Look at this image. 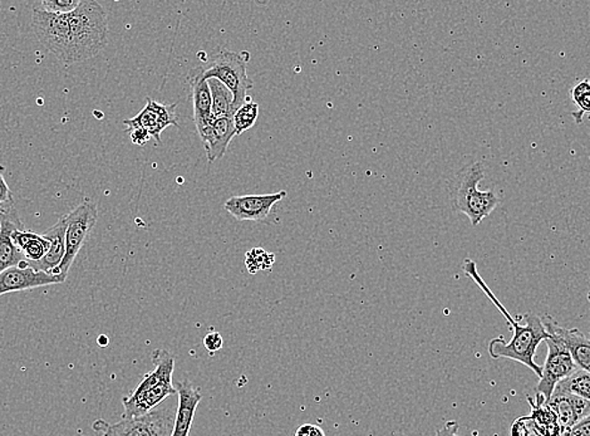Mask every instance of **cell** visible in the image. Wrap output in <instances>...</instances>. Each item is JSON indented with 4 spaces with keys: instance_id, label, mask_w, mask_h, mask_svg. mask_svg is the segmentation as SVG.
<instances>
[{
    "instance_id": "obj_1",
    "label": "cell",
    "mask_w": 590,
    "mask_h": 436,
    "mask_svg": "<svg viewBox=\"0 0 590 436\" xmlns=\"http://www.w3.org/2000/svg\"><path fill=\"white\" fill-rule=\"evenodd\" d=\"M155 370L146 374L140 385L122 400L124 414L122 419L146 415L153 408L164 404L170 396L177 395V390L172 383L175 358L166 350L158 349L152 353Z\"/></svg>"
},
{
    "instance_id": "obj_2",
    "label": "cell",
    "mask_w": 590,
    "mask_h": 436,
    "mask_svg": "<svg viewBox=\"0 0 590 436\" xmlns=\"http://www.w3.org/2000/svg\"><path fill=\"white\" fill-rule=\"evenodd\" d=\"M72 37L73 62H85L96 57L107 45L109 26L102 5L94 0H81L69 14Z\"/></svg>"
},
{
    "instance_id": "obj_3",
    "label": "cell",
    "mask_w": 590,
    "mask_h": 436,
    "mask_svg": "<svg viewBox=\"0 0 590 436\" xmlns=\"http://www.w3.org/2000/svg\"><path fill=\"white\" fill-rule=\"evenodd\" d=\"M484 177V165L475 161L461 169L448 186L455 210L465 214L472 226H479L500 205L499 196L493 190L481 192L478 189Z\"/></svg>"
},
{
    "instance_id": "obj_4",
    "label": "cell",
    "mask_w": 590,
    "mask_h": 436,
    "mask_svg": "<svg viewBox=\"0 0 590 436\" xmlns=\"http://www.w3.org/2000/svg\"><path fill=\"white\" fill-rule=\"evenodd\" d=\"M525 324L520 325L515 321L512 325V339L506 342L503 337L494 339L488 343V355L494 360L508 358L530 368L537 377H542L543 368L534 361L537 347L543 341L550 339V333L546 331L543 319L534 313H527L524 316Z\"/></svg>"
},
{
    "instance_id": "obj_5",
    "label": "cell",
    "mask_w": 590,
    "mask_h": 436,
    "mask_svg": "<svg viewBox=\"0 0 590 436\" xmlns=\"http://www.w3.org/2000/svg\"><path fill=\"white\" fill-rule=\"evenodd\" d=\"M250 60L248 51L234 52L221 49L211 60L208 69L202 67L201 75L208 81L219 79L233 95V111L235 113L244 104L248 91L254 87V81L249 78L247 64Z\"/></svg>"
},
{
    "instance_id": "obj_6",
    "label": "cell",
    "mask_w": 590,
    "mask_h": 436,
    "mask_svg": "<svg viewBox=\"0 0 590 436\" xmlns=\"http://www.w3.org/2000/svg\"><path fill=\"white\" fill-rule=\"evenodd\" d=\"M176 408L174 405L161 404L146 415L134 419H121L115 424L97 420L94 429L101 436H171Z\"/></svg>"
},
{
    "instance_id": "obj_7",
    "label": "cell",
    "mask_w": 590,
    "mask_h": 436,
    "mask_svg": "<svg viewBox=\"0 0 590 436\" xmlns=\"http://www.w3.org/2000/svg\"><path fill=\"white\" fill-rule=\"evenodd\" d=\"M32 27L38 41L63 63L73 62L72 37L69 14H53L35 5Z\"/></svg>"
},
{
    "instance_id": "obj_8",
    "label": "cell",
    "mask_w": 590,
    "mask_h": 436,
    "mask_svg": "<svg viewBox=\"0 0 590 436\" xmlns=\"http://www.w3.org/2000/svg\"><path fill=\"white\" fill-rule=\"evenodd\" d=\"M545 342L548 346V355L542 367L540 383L537 386V399L539 405L546 404L552 398L556 385L578 370L570 350L558 337L550 334V339Z\"/></svg>"
},
{
    "instance_id": "obj_9",
    "label": "cell",
    "mask_w": 590,
    "mask_h": 436,
    "mask_svg": "<svg viewBox=\"0 0 590 436\" xmlns=\"http://www.w3.org/2000/svg\"><path fill=\"white\" fill-rule=\"evenodd\" d=\"M69 223H67L66 232V254L62 262L51 273L53 276H69L70 268L75 262L77 254L81 251L83 243L87 235L94 229L97 222L98 210L96 202L91 201L83 202L75 210L67 214Z\"/></svg>"
},
{
    "instance_id": "obj_10",
    "label": "cell",
    "mask_w": 590,
    "mask_h": 436,
    "mask_svg": "<svg viewBox=\"0 0 590 436\" xmlns=\"http://www.w3.org/2000/svg\"><path fill=\"white\" fill-rule=\"evenodd\" d=\"M146 106L143 107V111L134 119H125L126 131L143 128L158 143H161V134L165 128H168V126L179 128L176 118L177 103H160L149 97L146 98Z\"/></svg>"
},
{
    "instance_id": "obj_11",
    "label": "cell",
    "mask_w": 590,
    "mask_h": 436,
    "mask_svg": "<svg viewBox=\"0 0 590 436\" xmlns=\"http://www.w3.org/2000/svg\"><path fill=\"white\" fill-rule=\"evenodd\" d=\"M287 196L285 190L263 195L233 196L224 208L241 222H261L269 217L273 207Z\"/></svg>"
},
{
    "instance_id": "obj_12",
    "label": "cell",
    "mask_w": 590,
    "mask_h": 436,
    "mask_svg": "<svg viewBox=\"0 0 590 436\" xmlns=\"http://www.w3.org/2000/svg\"><path fill=\"white\" fill-rule=\"evenodd\" d=\"M24 229L14 202L0 205V275L26 260L20 250L12 241L14 230Z\"/></svg>"
},
{
    "instance_id": "obj_13",
    "label": "cell",
    "mask_w": 590,
    "mask_h": 436,
    "mask_svg": "<svg viewBox=\"0 0 590 436\" xmlns=\"http://www.w3.org/2000/svg\"><path fill=\"white\" fill-rule=\"evenodd\" d=\"M66 279L62 276L38 272L28 266L27 260H24L20 266L4 270L0 275V297L7 293H13V292L35 290V288L45 287V285L63 284Z\"/></svg>"
},
{
    "instance_id": "obj_14",
    "label": "cell",
    "mask_w": 590,
    "mask_h": 436,
    "mask_svg": "<svg viewBox=\"0 0 590 436\" xmlns=\"http://www.w3.org/2000/svg\"><path fill=\"white\" fill-rule=\"evenodd\" d=\"M543 324L546 331L558 337L571 353L578 368L590 374V340L584 336L578 328H565L559 325L552 316H544Z\"/></svg>"
},
{
    "instance_id": "obj_15",
    "label": "cell",
    "mask_w": 590,
    "mask_h": 436,
    "mask_svg": "<svg viewBox=\"0 0 590 436\" xmlns=\"http://www.w3.org/2000/svg\"><path fill=\"white\" fill-rule=\"evenodd\" d=\"M204 144L206 155L210 162L217 161L223 158L227 152L233 137L236 136L235 128H234V119L227 118H219L211 119L210 124L206 126L204 130L198 132Z\"/></svg>"
},
{
    "instance_id": "obj_16",
    "label": "cell",
    "mask_w": 590,
    "mask_h": 436,
    "mask_svg": "<svg viewBox=\"0 0 590 436\" xmlns=\"http://www.w3.org/2000/svg\"><path fill=\"white\" fill-rule=\"evenodd\" d=\"M175 388L177 390L179 402H177L176 416H175L171 436H189L196 408L201 401L202 395L200 394L199 390L193 388L189 380L180 381Z\"/></svg>"
},
{
    "instance_id": "obj_17",
    "label": "cell",
    "mask_w": 590,
    "mask_h": 436,
    "mask_svg": "<svg viewBox=\"0 0 590 436\" xmlns=\"http://www.w3.org/2000/svg\"><path fill=\"white\" fill-rule=\"evenodd\" d=\"M67 223H69V218H67V215H64L52 228H49L43 234L51 242V248H49L48 253L41 260L36 263L27 262L28 266L38 270V272L48 273V275H51L60 266L63 260L64 254H66Z\"/></svg>"
},
{
    "instance_id": "obj_18",
    "label": "cell",
    "mask_w": 590,
    "mask_h": 436,
    "mask_svg": "<svg viewBox=\"0 0 590 436\" xmlns=\"http://www.w3.org/2000/svg\"><path fill=\"white\" fill-rule=\"evenodd\" d=\"M202 67L192 70L189 75L190 85L193 88V122L196 130H204L206 126L213 119L211 115V91L208 81L201 75Z\"/></svg>"
},
{
    "instance_id": "obj_19",
    "label": "cell",
    "mask_w": 590,
    "mask_h": 436,
    "mask_svg": "<svg viewBox=\"0 0 590 436\" xmlns=\"http://www.w3.org/2000/svg\"><path fill=\"white\" fill-rule=\"evenodd\" d=\"M15 247L21 251L28 263H36L41 260L51 248V242L43 234L32 230L18 229L12 234Z\"/></svg>"
},
{
    "instance_id": "obj_20",
    "label": "cell",
    "mask_w": 590,
    "mask_h": 436,
    "mask_svg": "<svg viewBox=\"0 0 590 436\" xmlns=\"http://www.w3.org/2000/svg\"><path fill=\"white\" fill-rule=\"evenodd\" d=\"M209 87L211 91V115L214 119L234 118L233 95L219 79H208Z\"/></svg>"
},
{
    "instance_id": "obj_21",
    "label": "cell",
    "mask_w": 590,
    "mask_h": 436,
    "mask_svg": "<svg viewBox=\"0 0 590 436\" xmlns=\"http://www.w3.org/2000/svg\"><path fill=\"white\" fill-rule=\"evenodd\" d=\"M553 394L573 395L590 402V374L578 368L576 373L556 385Z\"/></svg>"
},
{
    "instance_id": "obj_22",
    "label": "cell",
    "mask_w": 590,
    "mask_h": 436,
    "mask_svg": "<svg viewBox=\"0 0 590 436\" xmlns=\"http://www.w3.org/2000/svg\"><path fill=\"white\" fill-rule=\"evenodd\" d=\"M259 116V104L253 101L250 96L247 97L244 104L234 115V128H235L236 136H241L249 128H253Z\"/></svg>"
},
{
    "instance_id": "obj_23",
    "label": "cell",
    "mask_w": 590,
    "mask_h": 436,
    "mask_svg": "<svg viewBox=\"0 0 590 436\" xmlns=\"http://www.w3.org/2000/svg\"><path fill=\"white\" fill-rule=\"evenodd\" d=\"M571 97L577 110L571 112L577 124H582L586 113H590V81L583 79L571 88Z\"/></svg>"
},
{
    "instance_id": "obj_24",
    "label": "cell",
    "mask_w": 590,
    "mask_h": 436,
    "mask_svg": "<svg viewBox=\"0 0 590 436\" xmlns=\"http://www.w3.org/2000/svg\"><path fill=\"white\" fill-rule=\"evenodd\" d=\"M463 270H465L467 276H470V277L474 279L476 284L480 285L481 290L484 291V293L487 294L488 298H491L494 305L500 309L501 313H503L504 317L508 319L510 327H512V325L515 324V319L512 318V316L509 315L508 311L504 308L503 305H501L499 300H496V297L494 296L493 292L490 291V288H488V285L485 284V282L482 281V278L480 276H479L478 270H476V264L472 262V260L467 259L465 260Z\"/></svg>"
},
{
    "instance_id": "obj_25",
    "label": "cell",
    "mask_w": 590,
    "mask_h": 436,
    "mask_svg": "<svg viewBox=\"0 0 590 436\" xmlns=\"http://www.w3.org/2000/svg\"><path fill=\"white\" fill-rule=\"evenodd\" d=\"M81 0H42L38 3L39 8L48 13L67 15L72 13L78 7Z\"/></svg>"
},
{
    "instance_id": "obj_26",
    "label": "cell",
    "mask_w": 590,
    "mask_h": 436,
    "mask_svg": "<svg viewBox=\"0 0 590 436\" xmlns=\"http://www.w3.org/2000/svg\"><path fill=\"white\" fill-rule=\"evenodd\" d=\"M224 341L223 337L219 333H210L206 334L204 337V346L205 349L210 352V355L213 353L220 351L223 349Z\"/></svg>"
},
{
    "instance_id": "obj_27",
    "label": "cell",
    "mask_w": 590,
    "mask_h": 436,
    "mask_svg": "<svg viewBox=\"0 0 590 436\" xmlns=\"http://www.w3.org/2000/svg\"><path fill=\"white\" fill-rule=\"evenodd\" d=\"M563 436H590V415L577 423Z\"/></svg>"
},
{
    "instance_id": "obj_28",
    "label": "cell",
    "mask_w": 590,
    "mask_h": 436,
    "mask_svg": "<svg viewBox=\"0 0 590 436\" xmlns=\"http://www.w3.org/2000/svg\"><path fill=\"white\" fill-rule=\"evenodd\" d=\"M294 436H325V432L315 424H304L295 432Z\"/></svg>"
},
{
    "instance_id": "obj_29",
    "label": "cell",
    "mask_w": 590,
    "mask_h": 436,
    "mask_svg": "<svg viewBox=\"0 0 590 436\" xmlns=\"http://www.w3.org/2000/svg\"><path fill=\"white\" fill-rule=\"evenodd\" d=\"M3 168L0 167V205L5 202H13V195H12L11 187L8 186L7 181L2 173Z\"/></svg>"
},
{
    "instance_id": "obj_30",
    "label": "cell",
    "mask_w": 590,
    "mask_h": 436,
    "mask_svg": "<svg viewBox=\"0 0 590 436\" xmlns=\"http://www.w3.org/2000/svg\"><path fill=\"white\" fill-rule=\"evenodd\" d=\"M128 134H130L131 141L135 145H144L147 141L152 139V136L146 131L143 130V128H135V130L128 132Z\"/></svg>"
},
{
    "instance_id": "obj_31",
    "label": "cell",
    "mask_w": 590,
    "mask_h": 436,
    "mask_svg": "<svg viewBox=\"0 0 590 436\" xmlns=\"http://www.w3.org/2000/svg\"><path fill=\"white\" fill-rule=\"evenodd\" d=\"M459 423L456 422H448L442 426L441 429L438 430L435 436H457V432H459Z\"/></svg>"
},
{
    "instance_id": "obj_32",
    "label": "cell",
    "mask_w": 590,
    "mask_h": 436,
    "mask_svg": "<svg viewBox=\"0 0 590 436\" xmlns=\"http://www.w3.org/2000/svg\"><path fill=\"white\" fill-rule=\"evenodd\" d=\"M588 300H589V303H590V292L588 293Z\"/></svg>"
},
{
    "instance_id": "obj_33",
    "label": "cell",
    "mask_w": 590,
    "mask_h": 436,
    "mask_svg": "<svg viewBox=\"0 0 590 436\" xmlns=\"http://www.w3.org/2000/svg\"><path fill=\"white\" fill-rule=\"evenodd\" d=\"M457 436H460V435H457Z\"/></svg>"
}]
</instances>
